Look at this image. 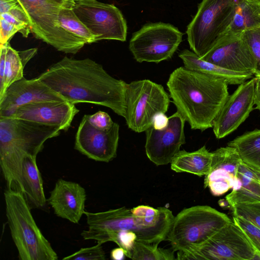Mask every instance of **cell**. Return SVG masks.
Listing matches in <instances>:
<instances>
[{"label": "cell", "instance_id": "obj_31", "mask_svg": "<svg viewBox=\"0 0 260 260\" xmlns=\"http://www.w3.org/2000/svg\"><path fill=\"white\" fill-rule=\"evenodd\" d=\"M234 216H240L260 229V202L241 204L232 207Z\"/></svg>", "mask_w": 260, "mask_h": 260}, {"label": "cell", "instance_id": "obj_20", "mask_svg": "<svg viewBox=\"0 0 260 260\" xmlns=\"http://www.w3.org/2000/svg\"><path fill=\"white\" fill-rule=\"evenodd\" d=\"M85 189L79 183L59 179L47 200L55 214L73 223H78L84 214Z\"/></svg>", "mask_w": 260, "mask_h": 260}, {"label": "cell", "instance_id": "obj_27", "mask_svg": "<svg viewBox=\"0 0 260 260\" xmlns=\"http://www.w3.org/2000/svg\"><path fill=\"white\" fill-rule=\"evenodd\" d=\"M60 26L67 31L83 40L86 44L95 42V37L76 15L72 8H63L59 14Z\"/></svg>", "mask_w": 260, "mask_h": 260}, {"label": "cell", "instance_id": "obj_47", "mask_svg": "<svg viewBox=\"0 0 260 260\" xmlns=\"http://www.w3.org/2000/svg\"><path fill=\"white\" fill-rule=\"evenodd\" d=\"M252 1H260V0H252Z\"/></svg>", "mask_w": 260, "mask_h": 260}, {"label": "cell", "instance_id": "obj_14", "mask_svg": "<svg viewBox=\"0 0 260 260\" xmlns=\"http://www.w3.org/2000/svg\"><path fill=\"white\" fill-rule=\"evenodd\" d=\"M119 125L114 123L108 130L93 126L84 115L77 131L74 148L90 159L109 162L117 155Z\"/></svg>", "mask_w": 260, "mask_h": 260}, {"label": "cell", "instance_id": "obj_40", "mask_svg": "<svg viewBox=\"0 0 260 260\" xmlns=\"http://www.w3.org/2000/svg\"><path fill=\"white\" fill-rule=\"evenodd\" d=\"M8 12L11 13L18 20L29 25L28 17L20 5L13 8Z\"/></svg>", "mask_w": 260, "mask_h": 260}, {"label": "cell", "instance_id": "obj_7", "mask_svg": "<svg viewBox=\"0 0 260 260\" xmlns=\"http://www.w3.org/2000/svg\"><path fill=\"white\" fill-rule=\"evenodd\" d=\"M239 0H202L187 27V41L200 57L209 51L230 25Z\"/></svg>", "mask_w": 260, "mask_h": 260}, {"label": "cell", "instance_id": "obj_41", "mask_svg": "<svg viewBox=\"0 0 260 260\" xmlns=\"http://www.w3.org/2000/svg\"><path fill=\"white\" fill-rule=\"evenodd\" d=\"M125 256V250L120 247L112 249L110 253L111 258L114 260H123Z\"/></svg>", "mask_w": 260, "mask_h": 260}, {"label": "cell", "instance_id": "obj_39", "mask_svg": "<svg viewBox=\"0 0 260 260\" xmlns=\"http://www.w3.org/2000/svg\"><path fill=\"white\" fill-rule=\"evenodd\" d=\"M36 48L18 51L21 61L25 67L26 63L37 53Z\"/></svg>", "mask_w": 260, "mask_h": 260}, {"label": "cell", "instance_id": "obj_5", "mask_svg": "<svg viewBox=\"0 0 260 260\" xmlns=\"http://www.w3.org/2000/svg\"><path fill=\"white\" fill-rule=\"evenodd\" d=\"M6 213L20 260H57L58 255L37 225L23 193L4 192Z\"/></svg>", "mask_w": 260, "mask_h": 260}, {"label": "cell", "instance_id": "obj_11", "mask_svg": "<svg viewBox=\"0 0 260 260\" xmlns=\"http://www.w3.org/2000/svg\"><path fill=\"white\" fill-rule=\"evenodd\" d=\"M255 250L233 222L226 223L199 247L177 251V259L252 260Z\"/></svg>", "mask_w": 260, "mask_h": 260}, {"label": "cell", "instance_id": "obj_33", "mask_svg": "<svg viewBox=\"0 0 260 260\" xmlns=\"http://www.w3.org/2000/svg\"><path fill=\"white\" fill-rule=\"evenodd\" d=\"M242 35L248 44L252 54L255 59L256 63V70L255 74H259L260 26L245 30L242 33Z\"/></svg>", "mask_w": 260, "mask_h": 260}, {"label": "cell", "instance_id": "obj_46", "mask_svg": "<svg viewBox=\"0 0 260 260\" xmlns=\"http://www.w3.org/2000/svg\"><path fill=\"white\" fill-rule=\"evenodd\" d=\"M73 1H74L75 2H76V1H84V0H73Z\"/></svg>", "mask_w": 260, "mask_h": 260}, {"label": "cell", "instance_id": "obj_30", "mask_svg": "<svg viewBox=\"0 0 260 260\" xmlns=\"http://www.w3.org/2000/svg\"><path fill=\"white\" fill-rule=\"evenodd\" d=\"M233 221L242 230L255 251L260 252V229L240 216H233Z\"/></svg>", "mask_w": 260, "mask_h": 260}, {"label": "cell", "instance_id": "obj_26", "mask_svg": "<svg viewBox=\"0 0 260 260\" xmlns=\"http://www.w3.org/2000/svg\"><path fill=\"white\" fill-rule=\"evenodd\" d=\"M228 145L237 150L245 164L260 171V129L247 132L230 141Z\"/></svg>", "mask_w": 260, "mask_h": 260}, {"label": "cell", "instance_id": "obj_1", "mask_svg": "<svg viewBox=\"0 0 260 260\" xmlns=\"http://www.w3.org/2000/svg\"><path fill=\"white\" fill-rule=\"evenodd\" d=\"M37 78L72 104L103 106L125 117L127 83L113 77L90 58L65 56Z\"/></svg>", "mask_w": 260, "mask_h": 260}, {"label": "cell", "instance_id": "obj_34", "mask_svg": "<svg viewBox=\"0 0 260 260\" xmlns=\"http://www.w3.org/2000/svg\"><path fill=\"white\" fill-rule=\"evenodd\" d=\"M89 123L97 129L105 131L111 128L114 124L110 115L106 112L99 111L91 115H86Z\"/></svg>", "mask_w": 260, "mask_h": 260}, {"label": "cell", "instance_id": "obj_32", "mask_svg": "<svg viewBox=\"0 0 260 260\" xmlns=\"http://www.w3.org/2000/svg\"><path fill=\"white\" fill-rule=\"evenodd\" d=\"M102 244L82 248L75 253L62 258L63 260H105L106 254Z\"/></svg>", "mask_w": 260, "mask_h": 260}, {"label": "cell", "instance_id": "obj_15", "mask_svg": "<svg viewBox=\"0 0 260 260\" xmlns=\"http://www.w3.org/2000/svg\"><path fill=\"white\" fill-rule=\"evenodd\" d=\"M255 77L247 80L229 95L213 122V130L217 139L233 132L248 118L255 105Z\"/></svg>", "mask_w": 260, "mask_h": 260}, {"label": "cell", "instance_id": "obj_24", "mask_svg": "<svg viewBox=\"0 0 260 260\" xmlns=\"http://www.w3.org/2000/svg\"><path fill=\"white\" fill-rule=\"evenodd\" d=\"M212 157L213 152H209L205 146L193 152L180 150L171 162V168L177 173L205 176L210 170Z\"/></svg>", "mask_w": 260, "mask_h": 260}, {"label": "cell", "instance_id": "obj_10", "mask_svg": "<svg viewBox=\"0 0 260 260\" xmlns=\"http://www.w3.org/2000/svg\"><path fill=\"white\" fill-rule=\"evenodd\" d=\"M182 36L171 24L147 23L133 34L129 49L139 62L159 63L172 58L182 42Z\"/></svg>", "mask_w": 260, "mask_h": 260}, {"label": "cell", "instance_id": "obj_6", "mask_svg": "<svg viewBox=\"0 0 260 260\" xmlns=\"http://www.w3.org/2000/svg\"><path fill=\"white\" fill-rule=\"evenodd\" d=\"M231 221L225 214L210 206H193L174 217L167 239L174 251L188 252L202 245Z\"/></svg>", "mask_w": 260, "mask_h": 260}, {"label": "cell", "instance_id": "obj_3", "mask_svg": "<svg viewBox=\"0 0 260 260\" xmlns=\"http://www.w3.org/2000/svg\"><path fill=\"white\" fill-rule=\"evenodd\" d=\"M88 229L81 235L86 240L103 244L109 237L120 231H132L137 241L158 244L166 240L174 218L166 207L139 205L132 209L123 207L99 212L85 211Z\"/></svg>", "mask_w": 260, "mask_h": 260}, {"label": "cell", "instance_id": "obj_35", "mask_svg": "<svg viewBox=\"0 0 260 260\" xmlns=\"http://www.w3.org/2000/svg\"><path fill=\"white\" fill-rule=\"evenodd\" d=\"M0 42L1 44L9 43V40L19 29L13 24L0 17Z\"/></svg>", "mask_w": 260, "mask_h": 260}, {"label": "cell", "instance_id": "obj_28", "mask_svg": "<svg viewBox=\"0 0 260 260\" xmlns=\"http://www.w3.org/2000/svg\"><path fill=\"white\" fill-rule=\"evenodd\" d=\"M18 51L7 45L5 62L4 80L3 89L0 91V98L7 88L13 83L22 79L24 68Z\"/></svg>", "mask_w": 260, "mask_h": 260}, {"label": "cell", "instance_id": "obj_8", "mask_svg": "<svg viewBox=\"0 0 260 260\" xmlns=\"http://www.w3.org/2000/svg\"><path fill=\"white\" fill-rule=\"evenodd\" d=\"M18 1L37 39L66 53L76 54L86 44L60 26L59 12L64 7L69 8L62 0Z\"/></svg>", "mask_w": 260, "mask_h": 260}, {"label": "cell", "instance_id": "obj_29", "mask_svg": "<svg viewBox=\"0 0 260 260\" xmlns=\"http://www.w3.org/2000/svg\"><path fill=\"white\" fill-rule=\"evenodd\" d=\"M158 244L136 241L130 252L129 258L137 260H172L174 251L160 248Z\"/></svg>", "mask_w": 260, "mask_h": 260}, {"label": "cell", "instance_id": "obj_21", "mask_svg": "<svg viewBox=\"0 0 260 260\" xmlns=\"http://www.w3.org/2000/svg\"><path fill=\"white\" fill-rule=\"evenodd\" d=\"M232 208L241 204L260 202V181L255 172L242 160L232 191L225 197Z\"/></svg>", "mask_w": 260, "mask_h": 260}, {"label": "cell", "instance_id": "obj_42", "mask_svg": "<svg viewBox=\"0 0 260 260\" xmlns=\"http://www.w3.org/2000/svg\"><path fill=\"white\" fill-rule=\"evenodd\" d=\"M254 103L256 105V109L260 111V80L257 78L254 89Z\"/></svg>", "mask_w": 260, "mask_h": 260}, {"label": "cell", "instance_id": "obj_22", "mask_svg": "<svg viewBox=\"0 0 260 260\" xmlns=\"http://www.w3.org/2000/svg\"><path fill=\"white\" fill-rule=\"evenodd\" d=\"M37 156L27 155L22 163V192L30 207L41 209L46 204L43 180L37 164Z\"/></svg>", "mask_w": 260, "mask_h": 260}, {"label": "cell", "instance_id": "obj_44", "mask_svg": "<svg viewBox=\"0 0 260 260\" xmlns=\"http://www.w3.org/2000/svg\"><path fill=\"white\" fill-rule=\"evenodd\" d=\"M251 168L255 172L256 174L257 175V176L259 178V180L260 181V171L255 169H253V168Z\"/></svg>", "mask_w": 260, "mask_h": 260}, {"label": "cell", "instance_id": "obj_12", "mask_svg": "<svg viewBox=\"0 0 260 260\" xmlns=\"http://www.w3.org/2000/svg\"><path fill=\"white\" fill-rule=\"evenodd\" d=\"M72 9L94 36L95 42L103 40L126 41V22L114 5L84 0L75 2Z\"/></svg>", "mask_w": 260, "mask_h": 260}, {"label": "cell", "instance_id": "obj_23", "mask_svg": "<svg viewBox=\"0 0 260 260\" xmlns=\"http://www.w3.org/2000/svg\"><path fill=\"white\" fill-rule=\"evenodd\" d=\"M184 67L224 80L228 85H240L253 77L249 73L237 72L223 69L201 59L192 51L184 49L179 54Z\"/></svg>", "mask_w": 260, "mask_h": 260}, {"label": "cell", "instance_id": "obj_16", "mask_svg": "<svg viewBox=\"0 0 260 260\" xmlns=\"http://www.w3.org/2000/svg\"><path fill=\"white\" fill-rule=\"evenodd\" d=\"M201 59L230 71L254 75L255 59L241 34L225 35Z\"/></svg>", "mask_w": 260, "mask_h": 260}, {"label": "cell", "instance_id": "obj_38", "mask_svg": "<svg viewBox=\"0 0 260 260\" xmlns=\"http://www.w3.org/2000/svg\"><path fill=\"white\" fill-rule=\"evenodd\" d=\"M19 5L18 0H0V14L8 12Z\"/></svg>", "mask_w": 260, "mask_h": 260}, {"label": "cell", "instance_id": "obj_43", "mask_svg": "<svg viewBox=\"0 0 260 260\" xmlns=\"http://www.w3.org/2000/svg\"><path fill=\"white\" fill-rule=\"evenodd\" d=\"M63 2H64L70 8H73L74 4H75V1L73 0H62Z\"/></svg>", "mask_w": 260, "mask_h": 260}, {"label": "cell", "instance_id": "obj_13", "mask_svg": "<svg viewBox=\"0 0 260 260\" xmlns=\"http://www.w3.org/2000/svg\"><path fill=\"white\" fill-rule=\"evenodd\" d=\"M185 122L182 116L177 111L169 117L166 127L157 129L152 125L145 131L146 154L156 166L171 163L185 143Z\"/></svg>", "mask_w": 260, "mask_h": 260}, {"label": "cell", "instance_id": "obj_36", "mask_svg": "<svg viewBox=\"0 0 260 260\" xmlns=\"http://www.w3.org/2000/svg\"><path fill=\"white\" fill-rule=\"evenodd\" d=\"M2 17L8 22L13 24L18 27L20 32L24 37H27L28 34L31 32L29 25L18 20L9 12H6L0 14Z\"/></svg>", "mask_w": 260, "mask_h": 260}, {"label": "cell", "instance_id": "obj_2", "mask_svg": "<svg viewBox=\"0 0 260 260\" xmlns=\"http://www.w3.org/2000/svg\"><path fill=\"white\" fill-rule=\"evenodd\" d=\"M167 86L177 111L192 129L201 131L212 127L230 95L224 80L185 67L173 71Z\"/></svg>", "mask_w": 260, "mask_h": 260}, {"label": "cell", "instance_id": "obj_17", "mask_svg": "<svg viewBox=\"0 0 260 260\" xmlns=\"http://www.w3.org/2000/svg\"><path fill=\"white\" fill-rule=\"evenodd\" d=\"M41 101H67L37 77H24L11 84L0 98V117H8L17 108Z\"/></svg>", "mask_w": 260, "mask_h": 260}, {"label": "cell", "instance_id": "obj_45", "mask_svg": "<svg viewBox=\"0 0 260 260\" xmlns=\"http://www.w3.org/2000/svg\"><path fill=\"white\" fill-rule=\"evenodd\" d=\"M254 76V77L256 78H257V79H259L260 80V73L259 74H256Z\"/></svg>", "mask_w": 260, "mask_h": 260}, {"label": "cell", "instance_id": "obj_9", "mask_svg": "<svg viewBox=\"0 0 260 260\" xmlns=\"http://www.w3.org/2000/svg\"><path fill=\"white\" fill-rule=\"evenodd\" d=\"M170 96L163 86L148 79L127 84L125 119L129 128L137 133L152 125L156 114L168 111Z\"/></svg>", "mask_w": 260, "mask_h": 260}, {"label": "cell", "instance_id": "obj_25", "mask_svg": "<svg viewBox=\"0 0 260 260\" xmlns=\"http://www.w3.org/2000/svg\"><path fill=\"white\" fill-rule=\"evenodd\" d=\"M260 26V1L239 0L233 20L225 35L241 34Z\"/></svg>", "mask_w": 260, "mask_h": 260}, {"label": "cell", "instance_id": "obj_18", "mask_svg": "<svg viewBox=\"0 0 260 260\" xmlns=\"http://www.w3.org/2000/svg\"><path fill=\"white\" fill-rule=\"evenodd\" d=\"M79 112L75 104L68 101H41L21 106L8 117L57 126L67 131Z\"/></svg>", "mask_w": 260, "mask_h": 260}, {"label": "cell", "instance_id": "obj_4", "mask_svg": "<svg viewBox=\"0 0 260 260\" xmlns=\"http://www.w3.org/2000/svg\"><path fill=\"white\" fill-rule=\"evenodd\" d=\"M61 129L34 121L0 117V164L7 188L22 192L21 169L25 156H37L49 139Z\"/></svg>", "mask_w": 260, "mask_h": 260}, {"label": "cell", "instance_id": "obj_37", "mask_svg": "<svg viewBox=\"0 0 260 260\" xmlns=\"http://www.w3.org/2000/svg\"><path fill=\"white\" fill-rule=\"evenodd\" d=\"M169 122V117L165 113H159L155 115L153 119L152 126L157 129H161L166 127Z\"/></svg>", "mask_w": 260, "mask_h": 260}, {"label": "cell", "instance_id": "obj_19", "mask_svg": "<svg viewBox=\"0 0 260 260\" xmlns=\"http://www.w3.org/2000/svg\"><path fill=\"white\" fill-rule=\"evenodd\" d=\"M241 161L237 150L228 145L213 152L211 169L205 176L204 187H208L214 196L226 193L234 186Z\"/></svg>", "mask_w": 260, "mask_h": 260}]
</instances>
